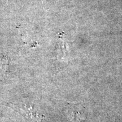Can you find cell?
<instances>
[{"instance_id":"cell-2","label":"cell","mask_w":122,"mask_h":122,"mask_svg":"<svg viewBox=\"0 0 122 122\" xmlns=\"http://www.w3.org/2000/svg\"><path fill=\"white\" fill-rule=\"evenodd\" d=\"M41 1H43V0H41Z\"/></svg>"},{"instance_id":"cell-1","label":"cell","mask_w":122,"mask_h":122,"mask_svg":"<svg viewBox=\"0 0 122 122\" xmlns=\"http://www.w3.org/2000/svg\"><path fill=\"white\" fill-rule=\"evenodd\" d=\"M18 109L21 112H23L24 114L26 115L27 118H30L32 120H38L41 118V116H39L36 112V110H35L32 107H28L27 105L21 107H18Z\"/></svg>"}]
</instances>
